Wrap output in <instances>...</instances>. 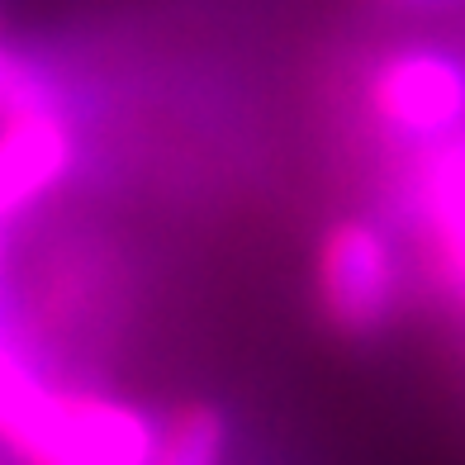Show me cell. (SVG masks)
<instances>
[{"instance_id": "6da1fadb", "label": "cell", "mask_w": 465, "mask_h": 465, "mask_svg": "<svg viewBox=\"0 0 465 465\" xmlns=\"http://www.w3.org/2000/svg\"><path fill=\"white\" fill-rule=\"evenodd\" d=\"M0 437L34 465H153L157 437L124 404L53 394L0 351Z\"/></svg>"}, {"instance_id": "7a4b0ae2", "label": "cell", "mask_w": 465, "mask_h": 465, "mask_svg": "<svg viewBox=\"0 0 465 465\" xmlns=\"http://www.w3.org/2000/svg\"><path fill=\"white\" fill-rule=\"evenodd\" d=\"M394 252L366 219H337L319 242V304L342 332H375L394 304Z\"/></svg>"}, {"instance_id": "3957f363", "label": "cell", "mask_w": 465, "mask_h": 465, "mask_svg": "<svg viewBox=\"0 0 465 465\" xmlns=\"http://www.w3.org/2000/svg\"><path fill=\"white\" fill-rule=\"evenodd\" d=\"M375 114L404 138H441L465 119V67L447 53L409 48L371 81Z\"/></svg>"}, {"instance_id": "277c9868", "label": "cell", "mask_w": 465, "mask_h": 465, "mask_svg": "<svg viewBox=\"0 0 465 465\" xmlns=\"http://www.w3.org/2000/svg\"><path fill=\"white\" fill-rule=\"evenodd\" d=\"M72 153L76 143L57 110L0 124V223H10L34 200H44L72 172Z\"/></svg>"}, {"instance_id": "5b68a950", "label": "cell", "mask_w": 465, "mask_h": 465, "mask_svg": "<svg viewBox=\"0 0 465 465\" xmlns=\"http://www.w3.org/2000/svg\"><path fill=\"white\" fill-rule=\"evenodd\" d=\"M228 447L223 413L209 404H190L172 418V428L157 437L153 465H219Z\"/></svg>"}, {"instance_id": "8992f818", "label": "cell", "mask_w": 465, "mask_h": 465, "mask_svg": "<svg viewBox=\"0 0 465 465\" xmlns=\"http://www.w3.org/2000/svg\"><path fill=\"white\" fill-rule=\"evenodd\" d=\"M428 214L437 228V252L456 281H465V153L447 157L428 185Z\"/></svg>"}, {"instance_id": "52a82bcc", "label": "cell", "mask_w": 465, "mask_h": 465, "mask_svg": "<svg viewBox=\"0 0 465 465\" xmlns=\"http://www.w3.org/2000/svg\"><path fill=\"white\" fill-rule=\"evenodd\" d=\"M48 110H57L53 76L0 38V124L29 119V114H48Z\"/></svg>"}]
</instances>
